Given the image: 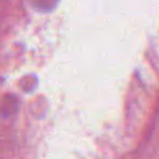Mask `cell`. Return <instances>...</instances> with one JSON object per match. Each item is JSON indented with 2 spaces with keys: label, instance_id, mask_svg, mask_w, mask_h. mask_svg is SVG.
I'll return each mask as SVG.
<instances>
[]
</instances>
